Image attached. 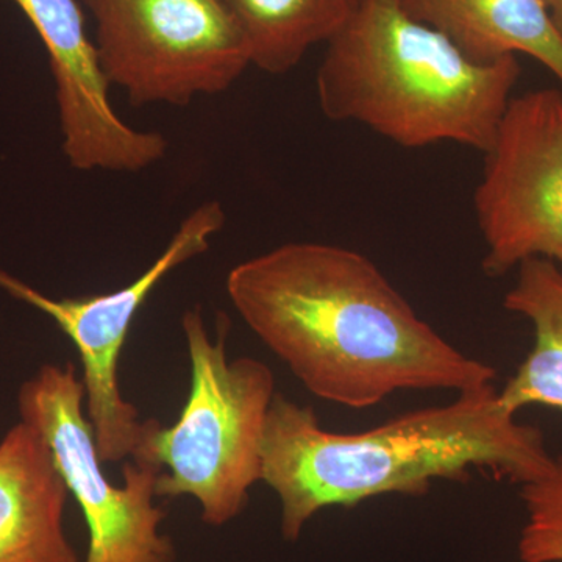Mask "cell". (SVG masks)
I'll return each instance as SVG.
<instances>
[{
    "instance_id": "cell-1",
    "label": "cell",
    "mask_w": 562,
    "mask_h": 562,
    "mask_svg": "<svg viewBox=\"0 0 562 562\" xmlns=\"http://www.w3.org/2000/svg\"><path fill=\"white\" fill-rule=\"evenodd\" d=\"M232 305L322 401L362 409L398 391L464 392L495 382L420 319L375 262L322 243H288L239 262Z\"/></svg>"
},
{
    "instance_id": "cell-2",
    "label": "cell",
    "mask_w": 562,
    "mask_h": 562,
    "mask_svg": "<svg viewBox=\"0 0 562 562\" xmlns=\"http://www.w3.org/2000/svg\"><path fill=\"white\" fill-rule=\"evenodd\" d=\"M494 383L360 432L322 427L310 406L277 392L261 442V482L280 501L281 535L295 542L322 509L386 494L424 495L472 469L519 484L553 464L543 432L525 424Z\"/></svg>"
},
{
    "instance_id": "cell-3",
    "label": "cell",
    "mask_w": 562,
    "mask_h": 562,
    "mask_svg": "<svg viewBox=\"0 0 562 562\" xmlns=\"http://www.w3.org/2000/svg\"><path fill=\"white\" fill-rule=\"evenodd\" d=\"M522 68L479 63L398 0H362L317 69L325 117L357 122L405 149L454 143L486 154Z\"/></svg>"
},
{
    "instance_id": "cell-4",
    "label": "cell",
    "mask_w": 562,
    "mask_h": 562,
    "mask_svg": "<svg viewBox=\"0 0 562 562\" xmlns=\"http://www.w3.org/2000/svg\"><path fill=\"white\" fill-rule=\"evenodd\" d=\"M191 361V390L172 427L151 419L132 460L160 465L155 494L188 495L202 520L224 527L241 516L250 490L261 482V442L276 397V376L257 358H228L231 321L220 314L211 338L201 305L181 316Z\"/></svg>"
},
{
    "instance_id": "cell-5",
    "label": "cell",
    "mask_w": 562,
    "mask_h": 562,
    "mask_svg": "<svg viewBox=\"0 0 562 562\" xmlns=\"http://www.w3.org/2000/svg\"><path fill=\"white\" fill-rule=\"evenodd\" d=\"M94 20L99 66L133 105H190L227 91L251 66L221 0H81Z\"/></svg>"
},
{
    "instance_id": "cell-6",
    "label": "cell",
    "mask_w": 562,
    "mask_h": 562,
    "mask_svg": "<svg viewBox=\"0 0 562 562\" xmlns=\"http://www.w3.org/2000/svg\"><path fill=\"white\" fill-rule=\"evenodd\" d=\"M21 420L44 436L69 494L88 528L85 562H177L176 547L160 527L166 513L155 505L160 465L127 460L124 484L103 472L94 431L85 412L83 382L70 362L44 364L22 384Z\"/></svg>"
},
{
    "instance_id": "cell-7",
    "label": "cell",
    "mask_w": 562,
    "mask_h": 562,
    "mask_svg": "<svg viewBox=\"0 0 562 562\" xmlns=\"http://www.w3.org/2000/svg\"><path fill=\"white\" fill-rule=\"evenodd\" d=\"M225 225L220 202L202 203L181 222L160 257L121 290L91 297L52 299L0 271V288L47 314L72 341L83 366L85 412L103 465L132 460L139 452L150 419L125 401L120 386L121 353L139 310L155 288L181 265L205 254Z\"/></svg>"
},
{
    "instance_id": "cell-8",
    "label": "cell",
    "mask_w": 562,
    "mask_h": 562,
    "mask_svg": "<svg viewBox=\"0 0 562 562\" xmlns=\"http://www.w3.org/2000/svg\"><path fill=\"white\" fill-rule=\"evenodd\" d=\"M483 271L505 277L541 258L562 273V90L513 98L473 195Z\"/></svg>"
},
{
    "instance_id": "cell-9",
    "label": "cell",
    "mask_w": 562,
    "mask_h": 562,
    "mask_svg": "<svg viewBox=\"0 0 562 562\" xmlns=\"http://www.w3.org/2000/svg\"><path fill=\"white\" fill-rule=\"evenodd\" d=\"M49 55L63 151L79 171L139 172L165 158L168 140L121 120L77 0H14Z\"/></svg>"
},
{
    "instance_id": "cell-10",
    "label": "cell",
    "mask_w": 562,
    "mask_h": 562,
    "mask_svg": "<svg viewBox=\"0 0 562 562\" xmlns=\"http://www.w3.org/2000/svg\"><path fill=\"white\" fill-rule=\"evenodd\" d=\"M68 501L49 443L18 422L0 441V562H80L66 535Z\"/></svg>"
},
{
    "instance_id": "cell-11",
    "label": "cell",
    "mask_w": 562,
    "mask_h": 562,
    "mask_svg": "<svg viewBox=\"0 0 562 562\" xmlns=\"http://www.w3.org/2000/svg\"><path fill=\"white\" fill-rule=\"evenodd\" d=\"M398 2L409 16L441 32L473 61L528 55L557 77L562 90V38L542 0Z\"/></svg>"
},
{
    "instance_id": "cell-12",
    "label": "cell",
    "mask_w": 562,
    "mask_h": 562,
    "mask_svg": "<svg viewBox=\"0 0 562 562\" xmlns=\"http://www.w3.org/2000/svg\"><path fill=\"white\" fill-rule=\"evenodd\" d=\"M503 306L530 322V353L502 387L514 412L539 405L562 413V273L553 262L532 258L516 269Z\"/></svg>"
},
{
    "instance_id": "cell-13",
    "label": "cell",
    "mask_w": 562,
    "mask_h": 562,
    "mask_svg": "<svg viewBox=\"0 0 562 562\" xmlns=\"http://www.w3.org/2000/svg\"><path fill=\"white\" fill-rule=\"evenodd\" d=\"M249 46L251 66L290 72L349 24L362 0H221Z\"/></svg>"
},
{
    "instance_id": "cell-14",
    "label": "cell",
    "mask_w": 562,
    "mask_h": 562,
    "mask_svg": "<svg viewBox=\"0 0 562 562\" xmlns=\"http://www.w3.org/2000/svg\"><path fill=\"white\" fill-rule=\"evenodd\" d=\"M519 487L525 508L520 561L562 562V453L546 475Z\"/></svg>"
},
{
    "instance_id": "cell-15",
    "label": "cell",
    "mask_w": 562,
    "mask_h": 562,
    "mask_svg": "<svg viewBox=\"0 0 562 562\" xmlns=\"http://www.w3.org/2000/svg\"><path fill=\"white\" fill-rule=\"evenodd\" d=\"M542 2L547 11H549L554 29H557L562 38V0H542Z\"/></svg>"
}]
</instances>
